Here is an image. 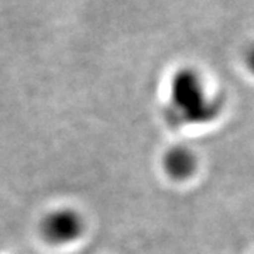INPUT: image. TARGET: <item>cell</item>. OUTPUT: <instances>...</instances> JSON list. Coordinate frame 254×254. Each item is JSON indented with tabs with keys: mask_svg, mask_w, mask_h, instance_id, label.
I'll use <instances>...</instances> for the list:
<instances>
[{
	"mask_svg": "<svg viewBox=\"0 0 254 254\" xmlns=\"http://www.w3.org/2000/svg\"><path fill=\"white\" fill-rule=\"evenodd\" d=\"M83 226L79 213L71 209H60L41 220L40 233L50 245H66L81 236Z\"/></svg>",
	"mask_w": 254,
	"mask_h": 254,
	"instance_id": "cell-1",
	"label": "cell"
},
{
	"mask_svg": "<svg viewBox=\"0 0 254 254\" xmlns=\"http://www.w3.org/2000/svg\"><path fill=\"white\" fill-rule=\"evenodd\" d=\"M199 82L190 71H181L173 81V110L181 119H193L196 116L199 100ZM180 119V120H181Z\"/></svg>",
	"mask_w": 254,
	"mask_h": 254,
	"instance_id": "cell-2",
	"label": "cell"
},
{
	"mask_svg": "<svg viewBox=\"0 0 254 254\" xmlns=\"http://www.w3.org/2000/svg\"><path fill=\"white\" fill-rule=\"evenodd\" d=\"M165 170L175 178H184L192 171L193 161L188 151L185 150H173L165 157Z\"/></svg>",
	"mask_w": 254,
	"mask_h": 254,
	"instance_id": "cell-3",
	"label": "cell"
},
{
	"mask_svg": "<svg viewBox=\"0 0 254 254\" xmlns=\"http://www.w3.org/2000/svg\"><path fill=\"white\" fill-rule=\"evenodd\" d=\"M247 64H249V66L254 71V47H252L249 50V53H247Z\"/></svg>",
	"mask_w": 254,
	"mask_h": 254,
	"instance_id": "cell-4",
	"label": "cell"
}]
</instances>
